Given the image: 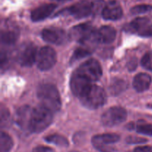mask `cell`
<instances>
[{"label":"cell","instance_id":"cell-1","mask_svg":"<svg viewBox=\"0 0 152 152\" xmlns=\"http://www.w3.org/2000/svg\"><path fill=\"white\" fill-rule=\"evenodd\" d=\"M104 7L103 0H81L62 10L60 13L71 15L77 19H82L96 13L101 8L103 10Z\"/></svg>","mask_w":152,"mask_h":152},{"label":"cell","instance_id":"cell-2","mask_svg":"<svg viewBox=\"0 0 152 152\" xmlns=\"http://www.w3.org/2000/svg\"><path fill=\"white\" fill-rule=\"evenodd\" d=\"M37 96L41 105L53 113L57 112L61 108V98L59 92L52 84H42L37 89Z\"/></svg>","mask_w":152,"mask_h":152},{"label":"cell","instance_id":"cell-3","mask_svg":"<svg viewBox=\"0 0 152 152\" xmlns=\"http://www.w3.org/2000/svg\"><path fill=\"white\" fill-rule=\"evenodd\" d=\"M53 121V112L43 105L33 108L30 120L29 131L40 133L45 130Z\"/></svg>","mask_w":152,"mask_h":152},{"label":"cell","instance_id":"cell-4","mask_svg":"<svg viewBox=\"0 0 152 152\" xmlns=\"http://www.w3.org/2000/svg\"><path fill=\"white\" fill-rule=\"evenodd\" d=\"M80 99L86 108L96 109L105 103L106 94L102 88L92 84Z\"/></svg>","mask_w":152,"mask_h":152},{"label":"cell","instance_id":"cell-5","mask_svg":"<svg viewBox=\"0 0 152 152\" xmlns=\"http://www.w3.org/2000/svg\"><path fill=\"white\" fill-rule=\"evenodd\" d=\"M37 46L32 42L23 43L19 46L16 53V61L22 66H32L37 61Z\"/></svg>","mask_w":152,"mask_h":152},{"label":"cell","instance_id":"cell-6","mask_svg":"<svg viewBox=\"0 0 152 152\" xmlns=\"http://www.w3.org/2000/svg\"><path fill=\"white\" fill-rule=\"evenodd\" d=\"M76 71L80 75L86 77L91 83H94L99 80L102 74L100 64L94 59H88L83 62Z\"/></svg>","mask_w":152,"mask_h":152},{"label":"cell","instance_id":"cell-7","mask_svg":"<svg viewBox=\"0 0 152 152\" xmlns=\"http://www.w3.org/2000/svg\"><path fill=\"white\" fill-rule=\"evenodd\" d=\"M127 118V111L122 107H112L103 113L101 121L105 126L112 127L121 124Z\"/></svg>","mask_w":152,"mask_h":152},{"label":"cell","instance_id":"cell-8","mask_svg":"<svg viewBox=\"0 0 152 152\" xmlns=\"http://www.w3.org/2000/svg\"><path fill=\"white\" fill-rule=\"evenodd\" d=\"M56 59V51L49 46H45L38 51L36 62L39 69L48 71L54 66Z\"/></svg>","mask_w":152,"mask_h":152},{"label":"cell","instance_id":"cell-9","mask_svg":"<svg viewBox=\"0 0 152 152\" xmlns=\"http://www.w3.org/2000/svg\"><path fill=\"white\" fill-rule=\"evenodd\" d=\"M96 30L90 23H83L76 25L70 31L69 38L79 42L93 39Z\"/></svg>","mask_w":152,"mask_h":152},{"label":"cell","instance_id":"cell-10","mask_svg":"<svg viewBox=\"0 0 152 152\" xmlns=\"http://www.w3.org/2000/svg\"><path fill=\"white\" fill-rule=\"evenodd\" d=\"M128 29L141 37H151L152 21L147 17H137L129 23Z\"/></svg>","mask_w":152,"mask_h":152},{"label":"cell","instance_id":"cell-11","mask_svg":"<svg viewBox=\"0 0 152 152\" xmlns=\"http://www.w3.org/2000/svg\"><path fill=\"white\" fill-rule=\"evenodd\" d=\"M120 139V135L117 134H102L96 135L92 138V144L95 148L101 152H109L108 145L116 143Z\"/></svg>","mask_w":152,"mask_h":152},{"label":"cell","instance_id":"cell-12","mask_svg":"<svg viewBox=\"0 0 152 152\" xmlns=\"http://www.w3.org/2000/svg\"><path fill=\"white\" fill-rule=\"evenodd\" d=\"M42 37L45 41L50 44L61 45L66 41L69 36L60 28H48L43 30Z\"/></svg>","mask_w":152,"mask_h":152},{"label":"cell","instance_id":"cell-13","mask_svg":"<svg viewBox=\"0 0 152 152\" xmlns=\"http://www.w3.org/2000/svg\"><path fill=\"white\" fill-rule=\"evenodd\" d=\"M93 84L88 80L80 75L77 71L73 74L71 79V89L75 96L81 97L82 95L87 91V89Z\"/></svg>","mask_w":152,"mask_h":152},{"label":"cell","instance_id":"cell-14","mask_svg":"<svg viewBox=\"0 0 152 152\" xmlns=\"http://www.w3.org/2000/svg\"><path fill=\"white\" fill-rule=\"evenodd\" d=\"M116 36L117 32L113 27L105 25L95 31L93 40L101 44H109L114 41Z\"/></svg>","mask_w":152,"mask_h":152},{"label":"cell","instance_id":"cell-15","mask_svg":"<svg viewBox=\"0 0 152 152\" xmlns=\"http://www.w3.org/2000/svg\"><path fill=\"white\" fill-rule=\"evenodd\" d=\"M102 16L106 20H117L123 16V8L118 1H109L102 10Z\"/></svg>","mask_w":152,"mask_h":152},{"label":"cell","instance_id":"cell-16","mask_svg":"<svg viewBox=\"0 0 152 152\" xmlns=\"http://www.w3.org/2000/svg\"><path fill=\"white\" fill-rule=\"evenodd\" d=\"M56 8V4H53V3L42 4L31 11V19L34 22H39V21L44 20L49 16H50Z\"/></svg>","mask_w":152,"mask_h":152},{"label":"cell","instance_id":"cell-17","mask_svg":"<svg viewBox=\"0 0 152 152\" xmlns=\"http://www.w3.org/2000/svg\"><path fill=\"white\" fill-rule=\"evenodd\" d=\"M151 83V76L145 73H140L134 79L133 86L137 92H143L149 88Z\"/></svg>","mask_w":152,"mask_h":152},{"label":"cell","instance_id":"cell-18","mask_svg":"<svg viewBox=\"0 0 152 152\" xmlns=\"http://www.w3.org/2000/svg\"><path fill=\"white\" fill-rule=\"evenodd\" d=\"M32 110L33 109H31L29 106L25 105L19 108L16 112V123L22 129H28V131H29L30 120H31Z\"/></svg>","mask_w":152,"mask_h":152},{"label":"cell","instance_id":"cell-19","mask_svg":"<svg viewBox=\"0 0 152 152\" xmlns=\"http://www.w3.org/2000/svg\"><path fill=\"white\" fill-rule=\"evenodd\" d=\"M19 38V33L15 30L2 31L1 34V40L5 45H12Z\"/></svg>","mask_w":152,"mask_h":152},{"label":"cell","instance_id":"cell-20","mask_svg":"<svg viewBox=\"0 0 152 152\" xmlns=\"http://www.w3.org/2000/svg\"><path fill=\"white\" fill-rule=\"evenodd\" d=\"M13 142L12 138L5 132L0 134V152H9L13 148Z\"/></svg>","mask_w":152,"mask_h":152},{"label":"cell","instance_id":"cell-21","mask_svg":"<svg viewBox=\"0 0 152 152\" xmlns=\"http://www.w3.org/2000/svg\"><path fill=\"white\" fill-rule=\"evenodd\" d=\"M47 142H50V143H53L56 145H59V146L65 147L68 145V140L65 137L62 136L60 134H50L45 137Z\"/></svg>","mask_w":152,"mask_h":152},{"label":"cell","instance_id":"cell-22","mask_svg":"<svg viewBox=\"0 0 152 152\" xmlns=\"http://www.w3.org/2000/svg\"><path fill=\"white\" fill-rule=\"evenodd\" d=\"M127 87V85L125 81L122 80H114L111 83L110 86V91L112 94H119L123 92Z\"/></svg>","mask_w":152,"mask_h":152},{"label":"cell","instance_id":"cell-23","mask_svg":"<svg viewBox=\"0 0 152 152\" xmlns=\"http://www.w3.org/2000/svg\"><path fill=\"white\" fill-rule=\"evenodd\" d=\"M130 12L133 15H140L152 13V6L149 4H138L131 8Z\"/></svg>","mask_w":152,"mask_h":152},{"label":"cell","instance_id":"cell-24","mask_svg":"<svg viewBox=\"0 0 152 152\" xmlns=\"http://www.w3.org/2000/svg\"><path fill=\"white\" fill-rule=\"evenodd\" d=\"M90 53V51L88 50L87 49L83 48H79L76 49V50L74 51V55H73V56L71 57V61L74 62V61L77 60V59L85 58L86 57V56H88Z\"/></svg>","mask_w":152,"mask_h":152},{"label":"cell","instance_id":"cell-25","mask_svg":"<svg viewBox=\"0 0 152 152\" xmlns=\"http://www.w3.org/2000/svg\"><path fill=\"white\" fill-rule=\"evenodd\" d=\"M142 67L148 71H152V53L148 52L142 56L141 59Z\"/></svg>","mask_w":152,"mask_h":152},{"label":"cell","instance_id":"cell-26","mask_svg":"<svg viewBox=\"0 0 152 152\" xmlns=\"http://www.w3.org/2000/svg\"><path fill=\"white\" fill-rule=\"evenodd\" d=\"M137 132L144 135L152 136V124H140L136 128Z\"/></svg>","mask_w":152,"mask_h":152},{"label":"cell","instance_id":"cell-27","mask_svg":"<svg viewBox=\"0 0 152 152\" xmlns=\"http://www.w3.org/2000/svg\"><path fill=\"white\" fill-rule=\"evenodd\" d=\"M126 141H127L128 143L136 144V143H143V142H146L147 140L144 139V138L138 137L129 136L126 138Z\"/></svg>","mask_w":152,"mask_h":152},{"label":"cell","instance_id":"cell-28","mask_svg":"<svg viewBox=\"0 0 152 152\" xmlns=\"http://www.w3.org/2000/svg\"><path fill=\"white\" fill-rule=\"evenodd\" d=\"M33 152H54L52 148H49L47 146H43V145H39V146L35 147L33 150Z\"/></svg>","mask_w":152,"mask_h":152},{"label":"cell","instance_id":"cell-29","mask_svg":"<svg viewBox=\"0 0 152 152\" xmlns=\"http://www.w3.org/2000/svg\"><path fill=\"white\" fill-rule=\"evenodd\" d=\"M9 118V111H7L6 108H4L2 107L1 110V124L4 123V121L5 120V122L7 121Z\"/></svg>","mask_w":152,"mask_h":152},{"label":"cell","instance_id":"cell-30","mask_svg":"<svg viewBox=\"0 0 152 152\" xmlns=\"http://www.w3.org/2000/svg\"><path fill=\"white\" fill-rule=\"evenodd\" d=\"M134 152H152V146L145 145V146L137 147Z\"/></svg>","mask_w":152,"mask_h":152},{"label":"cell","instance_id":"cell-31","mask_svg":"<svg viewBox=\"0 0 152 152\" xmlns=\"http://www.w3.org/2000/svg\"><path fill=\"white\" fill-rule=\"evenodd\" d=\"M148 108H151V109H152V103L151 104H149V105H148Z\"/></svg>","mask_w":152,"mask_h":152},{"label":"cell","instance_id":"cell-32","mask_svg":"<svg viewBox=\"0 0 152 152\" xmlns=\"http://www.w3.org/2000/svg\"><path fill=\"white\" fill-rule=\"evenodd\" d=\"M53 1H62V0H53Z\"/></svg>","mask_w":152,"mask_h":152}]
</instances>
